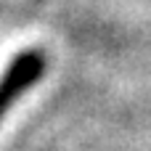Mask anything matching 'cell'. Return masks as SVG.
<instances>
[{"label": "cell", "mask_w": 151, "mask_h": 151, "mask_svg": "<svg viewBox=\"0 0 151 151\" xmlns=\"http://www.w3.org/2000/svg\"><path fill=\"white\" fill-rule=\"evenodd\" d=\"M45 74V56L40 50H21L3 72L0 77V122L11 111V106L32 88L40 82Z\"/></svg>", "instance_id": "cell-1"}]
</instances>
